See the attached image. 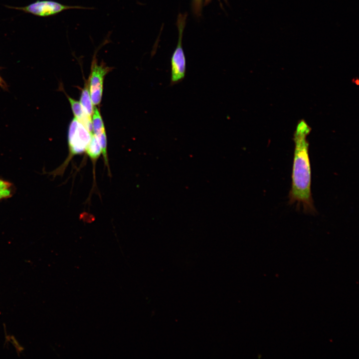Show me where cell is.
<instances>
[{
	"label": "cell",
	"instance_id": "cell-9",
	"mask_svg": "<svg viewBox=\"0 0 359 359\" xmlns=\"http://www.w3.org/2000/svg\"><path fill=\"white\" fill-rule=\"evenodd\" d=\"M79 102L86 113L92 117L95 106L91 99L87 81L85 82L84 87L81 90Z\"/></svg>",
	"mask_w": 359,
	"mask_h": 359
},
{
	"label": "cell",
	"instance_id": "cell-11",
	"mask_svg": "<svg viewBox=\"0 0 359 359\" xmlns=\"http://www.w3.org/2000/svg\"><path fill=\"white\" fill-rule=\"evenodd\" d=\"M0 87L3 89H6L7 86L4 80L0 75Z\"/></svg>",
	"mask_w": 359,
	"mask_h": 359
},
{
	"label": "cell",
	"instance_id": "cell-1",
	"mask_svg": "<svg viewBox=\"0 0 359 359\" xmlns=\"http://www.w3.org/2000/svg\"><path fill=\"white\" fill-rule=\"evenodd\" d=\"M311 128L302 120L294 133L295 148L288 203L291 205L296 203L298 208L302 205L305 213L314 214L317 210L312 193V170L307 140Z\"/></svg>",
	"mask_w": 359,
	"mask_h": 359
},
{
	"label": "cell",
	"instance_id": "cell-2",
	"mask_svg": "<svg viewBox=\"0 0 359 359\" xmlns=\"http://www.w3.org/2000/svg\"><path fill=\"white\" fill-rule=\"evenodd\" d=\"M92 134L74 118L68 127L67 158L59 167L50 174L53 176H62L73 157L85 152Z\"/></svg>",
	"mask_w": 359,
	"mask_h": 359
},
{
	"label": "cell",
	"instance_id": "cell-5",
	"mask_svg": "<svg viewBox=\"0 0 359 359\" xmlns=\"http://www.w3.org/2000/svg\"><path fill=\"white\" fill-rule=\"evenodd\" d=\"M39 16H48L70 9H91L81 6L62 4L52 0H37L23 7H10Z\"/></svg>",
	"mask_w": 359,
	"mask_h": 359
},
{
	"label": "cell",
	"instance_id": "cell-10",
	"mask_svg": "<svg viewBox=\"0 0 359 359\" xmlns=\"http://www.w3.org/2000/svg\"><path fill=\"white\" fill-rule=\"evenodd\" d=\"M12 183L0 179V200L10 197L12 195Z\"/></svg>",
	"mask_w": 359,
	"mask_h": 359
},
{
	"label": "cell",
	"instance_id": "cell-8",
	"mask_svg": "<svg viewBox=\"0 0 359 359\" xmlns=\"http://www.w3.org/2000/svg\"><path fill=\"white\" fill-rule=\"evenodd\" d=\"M85 152L93 164V173L94 180H95V165L97 161L102 154V150L99 142L93 134L91 135L90 142L87 146Z\"/></svg>",
	"mask_w": 359,
	"mask_h": 359
},
{
	"label": "cell",
	"instance_id": "cell-6",
	"mask_svg": "<svg viewBox=\"0 0 359 359\" xmlns=\"http://www.w3.org/2000/svg\"><path fill=\"white\" fill-rule=\"evenodd\" d=\"M92 132L99 142L103 156L104 164L108 167V172L110 169L107 154V141L104 124L99 109L94 107L92 116Z\"/></svg>",
	"mask_w": 359,
	"mask_h": 359
},
{
	"label": "cell",
	"instance_id": "cell-3",
	"mask_svg": "<svg viewBox=\"0 0 359 359\" xmlns=\"http://www.w3.org/2000/svg\"><path fill=\"white\" fill-rule=\"evenodd\" d=\"M186 17V15L181 14H180L178 17L179 38L177 47L171 57V86L180 82L185 76L186 58L182 46V38Z\"/></svg>",
	"mask_w": 359,
	"mask_h": 359
},
{
	"label": "cell",
	"instance_id": "cell-4",
	"mask_svg": "<svg viewBox=\"0 0 359 359\" xmlns=\"http://www.w3.org/2000/svg\"><path fill=\"white\" fill-rule=\"evenodd\" d=\"M112 70V67L106 66L103 62L98 64L96 57L94 55L87 83L91 99L95 106L101 103L104 78Z\"/></svg>",
	"mask_w": 359,
	"mask_h": 359
},
{
	"label": "cell",
	"instance_id": "cell-12",
	"mask_svg": "<svg viewBox=\"0 0 359 359\" xmlns=\"http://www.w3.org/2000/svg\"><path fill=\"white\" fill-rule=\"evenodd\" d=\"M195 0V5L199 6L201 4L200 2H201V0ZM205 0V2H206V3H207L209 1H210V0Z\"/></svg>",
	"mask_w": 359,
	"mask_h": 359
},
{
	"label": "cell",
	"instance_id": "cell-7",
	"mask_svg": "<svg viewBox=\"0 0 359 359\" xmlns=\"http://www.w3.org/2000/svg\"><path fill=\"white\" fill-rule=\"evenodd\" d=\"M66 96L74 118L82 124L90 133L92 134V117L86 113L79 101L75 100L67 94Z\"/></svg>",
	"mask_w": 359,
	"mask_h": 359
}]
</instances>
